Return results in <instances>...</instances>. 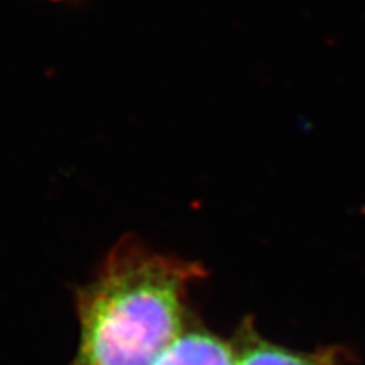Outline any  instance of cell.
<instances>
[{"mask_svg":"<svg viewBox=\"0 0 365 365\" xmlns=\"http://www.w3.org/2000/svg\"><path fill=\"white\" fill-rule=\"evenodd\" d=\"M239 365H327L313 355L294 352L284 346L269 344L266 340L254 339L242 346L237 354Z\"/></svg>","mask_w":365,"mask_h":365,"instance_id":"3","label":"cell"},{"mask_svg":"<svg viewBox=\"0 0 365 365\" xmlns=\"http://www.w3.org/2000/svg\"><path fill=\"white\" fill-rule=\"evenodd\" d=\"M154 365H239L227 341L207 331H181Z\"/></svg>","mask_w":365,"mask_h":365,"instance_id":"2","label":"cell"},{"mask_svg":"<svg viewBox=\"0 0 365 365\" xmlns=\"http://www.w3.org/2000/svg\"><path fill=\"white\" fill-rule=\"evenodd\" d=\"M195 272L140 244L118 245L81 291L71 365H154L182 331V298Z\"/></svg>","mask_w":365,"mask_h":365,"instance_id":"1","label":"cell"}]
</instances>
